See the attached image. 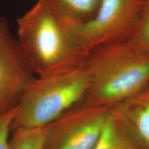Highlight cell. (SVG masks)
I'll return each instance as SVG.
<instances>
[{
	"label": "cell",
	"instance_id": "7c38bea8",
	"mask_svg": "<svg viewBox=\"0 0 149 149\" xmlns=\"http://www.w3.org/2000/svg\"><path fill=\"white\" fill-rule=\"evenodd\" d=\"M17 113V105L0 111V149H8L9 134Z\"/></svg>",
	"mask_w": 149,
	"mask_h": 149
},
{
	"label": "cell",
	"instance_id": "ba28073f",
	"mask_svg": "<svg viewBox=\"0 0 149 149\" xmlns=\"http://www.w3.org/2000/svg\"><path fill=\"white\" fill-rule=\"evenodd\" d=\"M61 16L74 27L91 22L101 4L102 0H48Z\"/></svg>",
	"mask_w": 149,
	"mask_h": 149
},
{
	"label": "cell",
	"instance_id": "8992f818",
	"mask_svg": "<svg viewBox=\"0 0 149 149\" xmlns=\"http://www.w3.org/2000/svg\"><path fill=\"white\" fill-rule=\"evenodd\" d=\"M34 74L6 17H0V111L17 104Z\"/></svg>",
	"mask_w": 149,
	"mask_h": 149
},
{
	"label": "cell",
	"instance_id": "30bf717a",
	"mask_svg": "<svg viewBox=\"0 0 149 149\" xmlns=\"http://www.w3.org/2000/svg\"><path fill=\"white\" fill-rule=\"evenodd\" d=\"M9 140L8 149H44L45 127L17 128Z\"/></svg>",
	"mask_w": 149,
	"mask_h": 149
},
{
	"label": "cell",
	"instance_id": "5b68a950",
	"mask_svg": "<svg viewBox=\"0 0 149 149\" xmlns=\"http://www.w3.org/2000/svg\"><path fill=\"white\" fill-rule=\"evenodd\" d=\"M146 0H102L95 17L76 27L80 40L88 49L127 42L140 22Z\"/></svg>",
	"mask_w": 149,
	"mask_h": 149
},
{
	"label": "cell",
	"instance_id": "7a4b0ae2",
	"mask_svg": "<svg viewBox=\"0 0 149 149\" xmlns=\"http://www.w3.org/2000/svg\"><path fill=\"white\" fill-rule=\"evenodd\" d=\"M85 66L90 85L79 104L113 109L149 84V52L128 42L90 50Z\"/></svg>",
	"mask_w": 149,
	"mask_h": 149
},
{
	"label": "cell",
	"instance_id": "52a82bcc",
	"mask_svg": "<svg viewBox=\"0 0 149 149\" xmlns=\"http://www.w3.org/2000/svg\"><path fill=\"white\" fill-rule=\"evenodd\" d=\"M112 109L135 149H149V84Z\"/></svg>",
	"mask_w": 149,
	"mask_h": 149
},
{
	"label": "cell",
	"instance_id": "3957f363",
	"mask_svg": "<svg viewBox=\"0 0 149 149\" xmlns=\"http://www.w3.org/2000/svg\"><path fill=\"white\" fill-rule=\"evenodd\" d=\"M90 85L85 64L29 81L17 104L13 127H43L79 104Z\"/></svg>",
	"mask_w": 149,
	"mask_h": 149
},
{
	"label": "cell",
	"instance_id": "6da1fadb",
	"mask_svg": "<svg viewBox=\"0 0 149 149\" xmlns=\"http://www.w3.org/2000/svg\"><path fill=\"white\" fill-rule=\"evenodd\" d=\"M48 0H37L17 19V42L36 76L85 64L89 50Z\"/></svg>",
	"mask_w": 149,
	"mask_h": 149
},
{
	"label": "cell",
	"instance_id": "9c48e42d",
	"mask_svg": "<svg viewBox=\"0 0 149 149\" xmlns=\"http://www.w3.org/2000/svg\"><path fill=\"white\" fill-rule=\"evenodd\" d=\"M93 149H135L114 115L104 128Z\"/></svg>",
	"mask_w": 149,
	"mask_h": 149
},
{
	"label": "cell",
	"instance_id": "277c9868",
	"mask_svg": "<svg viewBox=\"0 0 149 149\" xmlns=\"http://www.w3.org/2000/svg\"><path fill=\"white\" fill-rule=\"evenodd\" d=\"M113 109L79 104L45 127L44 149H93Z\"/></svg>",
	"mask_w": 149,
	"mask_h": 149
},
{
	"label": "cell",
	"instance_id": "8fae6325",
	"mask_svg": "<svg viewBox=\"0 0 149 149\" xmlns=\"http://www.w3.org/2000/svg\"><path fill=\"white\" fill-rule=\"evenodd\" d=\"M133 47L149 52V0H146L139 26L128 41Z\"/></svg>",
	"mask_w": 149,
	"mask_h": 149
}]
</instances>
